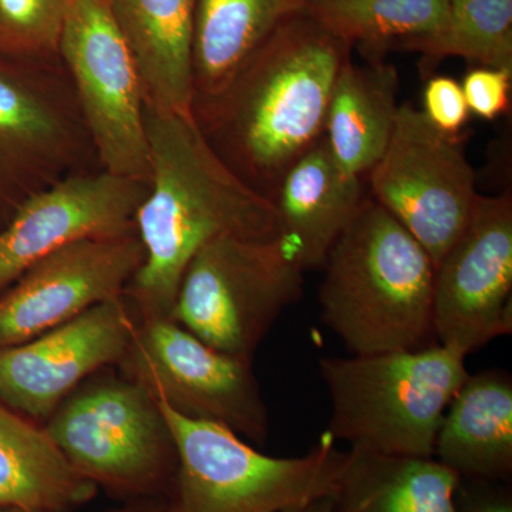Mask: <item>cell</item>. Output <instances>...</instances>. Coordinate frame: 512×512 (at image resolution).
Returning a JSON list of instances; mask_svg holds the SVG:
<instances>
[{"label":"cell","mask_w":512,"mask_h":512,"mask_svg":"<svg viewBox=\"0 0 512 512\" xmlns=\"http://www.w3.org/2000/svg\"><path fill=\"white\" fill-rule=\"evenodd\" d=\"M350 47L306 15L286 20L192 119L242 183L274 204L279 184L325 134L333 87Z\"/></svg>","instance_id":"6da1fadb"},{"label":"cell","mask_w":512,"mask_h":512,"mask_svg":"<svg viewBox=\"0 0 512 512\" xmlns=\"http://www.w3.org/2000/svg\"><path fill=\"white\" fill-rule=\"evenodd\" d=\"M148 191L136 214L144 261L123 298L137 319L168 318L192 258L212 239L282 237L275 205L208 146L192 116L147 106Z\"/></svg>","instance_id":"7a4b0ae2"},{"label":"cell","mask_w":512,"mask_h":512,"mask_svg":"<svg viewBox=\"0 0 512 512\" xmlns=\"http://www.w3.org/2000/svg\"><path fill=\"white\" fill-rule=\"evenodd\" d=\"M323 268L320 318L352 355L426 348L436 268L379 202L363 200Z\"/></svg>","instance_id":"3957f363"},{"label":"cell","mask_w":512,"mask_h":512,"mask_svg":"<svg viewBox=\"0 0 512 512\" xmlns=\"http://www.w3.org/2000/svg\"><path fill=\"white\" fill-rule=\"evenodd\" d=\"M450 346L376 355L325 357L320 375L332 402L326 433L352 450L434 457L448 404L470 373Z\"/></svg>","instance_id":"277c9868"},{"label":"cell","mask_w":512,"mask_h":512,"mask_svg":"<svg viewBox=\"0 0 512 512\" xmlns=\"http://www.w3.org/2000/svg\"><path fill=\"white\" fill-rule=\"evenodd\" d=\"M83 477L124 501L167 498L177 450L154 394L107 369L73 390L43 423Z\"/></svg>","instance_id":"5b68a950"},{"label":"cell","mask_w":512,"mask_h":512,"mask_svg":"<svg viewBox=\"0 0 512 512\" xmlns=\"http://www.w3.org/2000/svg\"><path fill=\"white\" fill-rule=\"evenodd\" d=\"M156 400L177 450L168 512H285L335 490L345 453L328 433L305 456H266L234 431Z\"/></svg>","instance_id":"8992f818"},{"label":"cell","mask_w":512,"mask_h":512,"mask_svg":"<svg viewBox=\"0 0 512 512\" xmlns=\"http://www.w3.org/2000/svg\"><path fill=\"white\" fill-rule=\"evenodd\" d=\"M303 275L282 237L221 235L192 258L168 318L218 352L252 363L279 316L302 298Z\"/></svg>","instance_id":"52a82bcc"},{"label":"cell","mask_w":512,"mask_h":512,"mask_svg":"<svg viewBox=\"0 0 512 512\" xmlns=\"http://www.w3.org/2000/svg\"><path fill=\"white\" fill-rule=\"evenodd\" d=\"M99 168L60 57L0 56V229L37 192Z\"/></svg>","instance_id":"ba28073f"},{"label":"cell","mask_w":512,"mask_h":512,"mask_svg":"<svg viewBox=\"0 0 512 512\" xmlns=\"http://www.w3.org/2000/svg\"><path fill=\"white\" fill-rule=\"evenodd\" d=\"M119 370L188 419L264 444L269 413L252 363L218 352L171 318L137 319Z\"/></svg>","instance_id":"9c48e42d"},{"label":"cell","mask_w":512,"mask_h":512,"mask_svg":"<svg viewBox=\"0 0 512 512\" xmlns=\"http://www.w3.org/2000/svg\"><path fill=\"white\" fill-rule=\"evenodd\" d=\"M59 57L101 167L148 183L146 99L107 0H74L60 36Z\"/></svg>","instance_id":"30bf717a"},{"label":"cell","mask_w":512,"mask_h":512,"mask_svg":"<svg viewBox=\"0 0 512 512\" xmlns=\"http://www.w3.org/2000/svg\"><path fill=\"white\" fill-rule=\"evenodd\" d=\"M372 198L440 264L477 200L463 141L441 133L412 104L397 110L392 137L369 174Z\"/></svg>","instance_id":"8fae6325"},{"label":"cell","mask_w":512,"mask_h":512,"mask_svg":"<svg viewBox=\"0 0 512 512\" xmlns=\"http://www.w3.org/2000/svg\"><path fill=\"white\" fill-rule=\"evenodd\" d=\"M512 200L477 195L434 272L433 329L464 356L512 330Z\"/></svg>","instance_id":"7c38bea8"},{"label":"cell","mask_w":512,"mask_h":512,"mask_svg":"<svg viewBox=\"0 0 512 512\" xmlns=\"http://www.w3.org/2000/svg\"><path fill=\"white\" fill-rule=\"evenodd\" d=\"M143 261L137 231L84 239L43 256L0 293V348L120 298Z\"/></svg>","instance_id":"4fadbf2b"},{"label":"cell","mask_w":512,"mask_h":512,"mask_svg":"<svg viewBox=\"0 0 512 512\" xmlns=\"http://www.w3.org/2000/svg\"><path fill=\"white\" fill-rule=\"evenodd\" d=\"M136 320L120 296L26 342L0 348V400L45 423L76 387L120 365Z\"/></svg>","instance_id":"5bb4252c"},{"label":"cell","mask_w":512,"mask_h":512,"mask_svg":"<svg viewBox=\"0 0 512 512\" xmlns=\"http://www.w3.org/2000/svg\"><path fill=\"white\" fill-rule=\"evenodd\" d=\"M147 191L144 181L99 168L37 192L0 229V293L57 249L136 231L134 221Z\"/></svg>","instance_id":"9a60e30c"},{"label":"cell","mask_w":512,"mask_h":512,"mask_svg":"<svg viewBox=\"0 0 512 512\" xmlns=\"http://www.w3.org/2000/svg\"><path fill=\"white\" fill-rule=\"evenodd\" d=\"M365 198L362 178L340 171L325 138L286 171L274 205L282 238L303 271L323 268Z\"/></svg>","instance_id":"2e32d148"},{"label":"cell","mask_w":512,"mask_h":512,"mask_svg":"<svg viewBox=\"0 0 512 512\" xmlns=\"http://www.w3.org/2000/svg\"><path fill=\"white\" fill-rule=\"evenodd\" d=\"M136 62L147 106L192 116L197 0H107Z\"/></svg>","instance_id":"e0dca14e"},{"label":"cell","mask_w":512,"mask_h":512,"mask_svg":"<svg viewBox=\"0 0 512 512\" xmlns=\"http://www.w3.org/2000/svg\"><path fill=\"white\" fill-rule=\"evenodd\" d=\"M434 458L461 478L510 480L512 380L507 372L468 375L441 420Z\"/></svg>","instance_id":"ac0fdd59"},{"label":"cell","mask_w":512,"mask_h":512,"mask_svg":"<svg viewBox=\"0 0 512 512\" xmlns=\"http://www.w3.org/2000/svg\"><path fill=\"white\" fill-rule=\"evenodd\" d=\"M397 77L393 64L369 59L365 66L343 64L330 97L325 123L326 146L340 171L363 178L382 158L397 110Z\"/></svg>","instance_id":"d6986e66"},{"label":"cell","mask_w":512,"mask_h":512,"mask_svg":"<svg viewBox=\"0 0 512 512\" xmlns=\"http://www.w3.org/2000/svg\"><path fill=\"white\" fill-rule=\"evenodd\" d=\"M461 477L436 458L350 450L343 457L333 512H456Z\"/></svg>","instance_id":"ffe728a7"},{"label":"cell","mask_w":512,"mask_h":512,"mask_svg":"<svg viewBox=\"0 0 512 512\" xmlns=\"http://www.w3.org/2000/svg\"><path fill=\"white\" fill-rule=\"evenodd\" d=\"M97 493L43 424L0 400V507L73 512Z\"/></svg>","instance_id":"44dd1931"},{"label":"cell","mask_w":512,"mask_h":512,"mask_svg":"<svg viewBox=\"0 0 512 512\" xmlns=\"http://www.w3.org/2000/svg\"><path fill=\"white\" fill-rule=\"evenodd\" d=\"M308 0H197L194 101L220 92L241 64ZM192 101V103H194Z\"/></svg>","instance_id":"7402d4cb"},{"label":"cell","mask_w":512,"mask_h":512,"mask_svg":"<svg viewBox=\"0 0 512 512\" xmlns=\"http://www.w3.org/2000/svg\"><path fill=\"white\" fill-rule=\"evenodd\" d=\"M305 12L330 35L359 46L367 59H382L410 40L440 32L447 0H308Z\"/></svg>","instance_id":"603a6c76"},{"label":"cell","mask_w":512,"mask_h":512,"mask_svg":"<svg viewBox=\"0 0 512 512\" xmlns=\"http://www.w3.org/2000/svg\"><path fill=\"white\" fill-rule=\"evenodd\" d=\"M399 50L421 53L426 74L447 57L512 70V0H447L440 32L410 40Z\"/></svg>","instance_id":"cb8c5ba5"},{"label":"cell","mask_w":512,"mask_h":512,"mask_svg":"<svg viewBox=\"0 0 512 512\" xmlns=\"http://www.w3.org/2000/svg\"><path fill=\"white\" fill-rule=\"evenodd\" d=\"M74 0H0V56L59 57L64 22Z\"/></svg>","instance_id":"d4e9b609"},{"label":"cell","mask_w":512,"mask_h":512,"mask_svg":"<svg viewBox=\"0 0 512 512\" xmlns=\"http://www.w3.org/2000/svg\"><path fill=\"white\" fill-rule=\"evenodd\" d=\"M512 70L477 67L464 76L461 89L470 113L493 121L510 109Z\"/></svg>","instance_id":"484cf974"},{"label":"cell","mask_w":512,"mask_h":512,"mask_svg":"<svg viewBox=\"0 0 512 512\" xmlns=\"http://www.w3.org/2000/svg\"><path fill=\"white\" fill-rule=\"evenodd\" d=\"M421 111L437 130L450 136H457L470 116L461 83L448 76L429 79L424 87Z\"/></svg>","instance_id":"4316f807"},{"label":"cell","mask_w":512,"mask_h":512,"mask_svg":"<svg viewBox=\"0 0 512 512\" xmlns=\"http://www.w3.org/2000/svg\"><path fill=\"white\" fill-rule=\"evenodd\" d=\"M456 512H512V491L501 481L461 478Z\"/></svg>","instance_id":"83f0119b"},{"label":"cell","mask_w":512,"mask_h":512,"mask_svg":"<svg viewBox=\"0 0 512 512\" xmlns=\"http://www.w3.org/2000/svg\"><path fill=\"white\" fill-rule=\"evenodd\" d=\"M104 512H168L165 498H144V500L124 501L119 507Z\"/></svg>","instance_id":"f1b7e54d"},{"label":"cell","mask_w":512,"mask_h":512,"mask_svg":"<svg viewBox=\"0 0 512 512\" xmlns=\"http://www.w3.org/2000/svg\"><path fill=\"white\" fill-rule=\"evenodd\" d=\"M285 512H333L332 500L330 497L319 498L311 504L303 505V507L293 508Z\"/></svg>","instance_id":"f546056e"},{"label":"cell","mask_w":512,"mask_h":512,"mask_svg":"<svg viewBox=\"0 0 512 512\" xmlns=\"http://www.w3.org/2000/svg\"><path fill=\"white\" fill-rule=\"evenodd\" d=\"M0 512H69V511L33 510V508H20V507H0Z\"/></svg>","instance_id":"4dcf8cb0"}]
</instances>
